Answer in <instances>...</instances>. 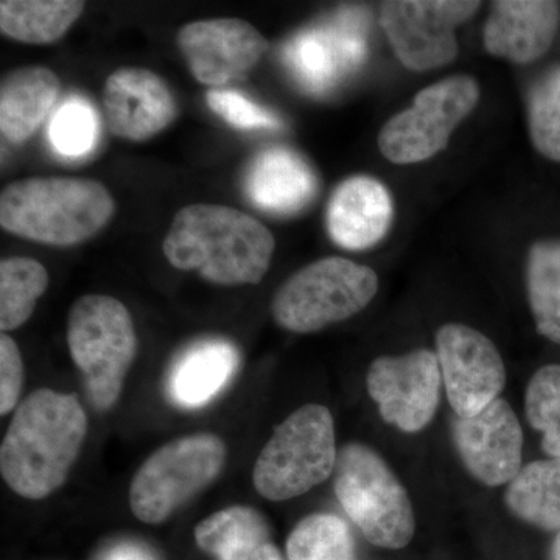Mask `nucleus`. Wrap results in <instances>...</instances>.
Segmentation results:
<instances>
[{"instance_id": "nucleus-1", "label": "nucleus", "mask_w": 560, "mask_h": 560, "mask_svg": "<svg viewBox=\"0 0 560 560\" xmlns=\"http://www.w3.org/2000/svg\"><path fill=\"white\" fill-rule=\"evenodd\" d=\"M86 434V411L75 396L36 389L18 407L3 438V481L24 499H46L68 480Z\"/></svg>"}, {"instance_id": "nucleus-2", "label": "nucleus", "mask_w": 560, "mask_h": 560, "mask_svg": "<svg viewBox=\"0 0 560 560\" xmlns=\"http://www.w3.org/2000/svg\"><path fill=\"white\" fill-rule=\"evenodd\" d=\"M275 235L259 220L221 205H190L176 213L164 254L180 271L210 283L256 285L270 270Z\"/></svg>"}, {"instance_id": "nucleus-3", "label": "nucleus", "mask_w": 560, "mask_h": 560, "mask_svg": "<svg viewBox=\"0 0 560 560\" xmlns=\"http://www.w3.org/2000/svg\"><path fill=\"white\" fill-rule=\"evenodd\" d=\"M116 212L102 183L86 178H25L0 195V224L25 241L73 246L90 241Z\"/></svg>"}, {"instance_id": "nucleus-4", "label": "nucleus", "mask_w": 560, "mask_h": 560, "mask_svg": "<svg viewBox=\"0 0 560 560\" xmlns=\"http://www.w3.org/2000/svg\"><path fill=\"white\" fill-rule=\"evenodd\" d=\"M335 493L350 521L375 547L400 550L415 537L416 517L407 489L368 445L352 442L338 452Z\"/></svg>"}, {"instance_id": "nucleus-5", "label": "nucleus", "mask_w": 560, "mask_h": 560, "mask_svg": "<svg viewBox=\"0 0 560 560\" xmlns=\"http://www.w3.org/2000/svg\"><path fill=\"white\" fill-rule=\"evenodd\" d=\"M68 345L92 405L101 411L113 408L138 350L128 308L105 294L80 298L69 312Z\"/></svg>"}, {"instance_id": "nucleus-6", "label": "nucleus", "mask_w": 560, "mask_h": 560, "mask_svg": "<svg viewBox=\"0 0 560 560\" xmlns=\"http://www.w3.org/2000/svg\"><path fill=\"white\" fill-rule=\"evenodd\" d=\"M334 418L323 405H304L276 427L253 471L264 499L285 501L323 485L337 467Z\"/></svg>"}, {"instance_id": "nucleus-7", "label": "nucleus", "mask_w": 560, "mask_h": 560, "mask_svg": "<svg viewBox=\"0 0 560 560\" xmlns=\"http://www.w3.org/2000/svg\"><path fill=\"white\" fill-rule=\"evenodd\" d=\"M377 291L372 268L327 257L294 272L276 293L271 312L283 329L312 334L364 311Z\"/></svg>"}, {"instance_id": "nucleus-8", "label": "nucleus", "mask_w": 560, "mask_h": 560, "mask_svg": "<svg viewBox=\"0 0 560 560\" xmlns=\"http://www.w3.org/2000/svg\"><path fill=\"white\" fill-rule=\"evenodd\" d=\"M226 456V445L215 434H189L162 445L132 478V514L149 525L167 521L219 477Z\"/></svg>"}, {"instance_id": "nucleus-9", "label": "nucleus", "mask_w": 560, "mask_h": 560, "mask_svg": "<svg viewBox=\"0 0 560 560\" xmlns=\"http://www.w3.org/2000/svg\"><path fill=\"white\" fill-rule=\"evenodd\" d=\"M480 101V86L469 75L438 81L419 92L411 108L390 117L378 136V149L394 164H418L447 147L456 127Z\"/></svg>"}, {"instance_id": "nucleus-10", "label": "nucleus", "mask_w": 560, "mask_h": 560, "mask_svg": "<svg viewBox=\"0 0 560 560\" xmlns=\"http://www.w3.org/2000/svg\"><path fill=\"white\" fill-rule=\"evenodd\" d=\"M470 0H389L382 3V27L405 68L438 69L458 55L456 28L475 16Z\"/></svg>"}, {"instance_id": "nucleus-11", "label": "nucleus", "mask_w": 560, "mask_h": 560, "mask_svg": "<svg viewBox=\"0 0 560 560\" xmlns=\"http://www.w3.org/2000/svg\"><path fill=\"white\" fill-rule=\"evenodd\" d=\"M436 348L445 393L458 418H471L500 399L506 368L485 334L464 324H447L438 331Z\"/></svg>"}, {"instance_id": "nucleus-12", "label": "nucleus", "mask_w": 560, "mask_h": 560, "mask_svg": "<svg viewBox=\"0 0 560 560\" xmlns=\"http://www.w3.org/2000/svg\"><path fill=\"white\" fill-rule=\"evenodd\" d=\"M366 385L385 422L405 433H418L429 425L440 407V360L427 349L381 357L371 364Z\"/></svg>"}, {"instance_id": "nucleus-13", "label": "nucleus", "mask_w": 560, "mask_h": 560, "mask_svg": "<svg viewBox=\"0 0 560 560\" xmlns=\"http://www.w3.org/2000/svg\"><path fill=\"white\" fill-rule=\"evenodd\" d=\"M176 40L191 75L210 88L242 79L268 50L265 36L235 18L190 22L180 28Z\"/></svg>"}, {"instance_id": "nucleus-14", "label": "nucleus", "mask_w": 560, "mask_h": 560, "mask_svg": "<svg viewBox=\"0 0 560 560\" xmlns=\"http://www.w3.org/2000/svg\"><path fill=\"white\" fill-rule=\"evenodd\" d=\"M364 22L359 11L346 10L327 24L294 36L283 55L294 79L316 94L340 83L366 57Z\"/></svg>"}, {"instance_id": "nucleus-15", "label": "nucleus", "mask_w": 560, "mask_h": 560, "mask_svg": "<svg viewBox=\"0 0 560 560\" xmlns=\"http://www.w3.org/2000/svg\"><path fill=\"white\" fill-rule=\"evenodd\" d=\"M453 441L466 469L482 485H510L522 470V425L506 400L497 399L471 418L456 419Z\"/></svg>"}, {"instance_id": "nucleus-16", "label": "nucleus", "mask_w": 560, "mask_h": 560, "mask_svg": "<svg viewBox=\"0 0 560 560\" xmlns=\"http://www.w3.org/2000/svg\"><path fill=\"white\" fill-rule=\"evenodd\" d=\"M106 125L117 138L145 142L164 131L178 114L171 88L158 73L120 68L103 88Z\"/></svg>"}, {"instance_id": "nucleus-17", "label": "nucleus", "mask_w": 560, "mask_h": 560, "mask_svg": "<svg viewBox=\"0 0 560 560\" xmlns=\"http://www.w3.org/2000/svg\"><path fill=\"white\" fill-rule=\"evenodd\" d=\"M559 24V2L500 0L492 3L482 39L493 57L528 65L550 50Z\"/></svg>"}, {"instance_id": "nucleus-18", "label": "nucleus", "mask_w": 560, "mask_h": 560, "mask_svg": "<svg viewBox=\"0 0 560 560\" xmlns=\"http://www.w3.org/2000/svg\"><path fill=\"white\" fill-rule=\"evenodd\" d=\"M393 217V198L381 180L352 176L331 195L327 231L341 248L366 249L388 234Z\"/></svg>"}, {"instance_id": "nucleus-19", "label": "nucleus", "mask_w": 560, "mask_h": 560, "mask_svg": "<svg viewBox=\"0 0 560 560\" xmlns=\"http://www.w3.org/2000/svg\"><path fill=\"white\" fill-rule=\"evenodd\" d=\"M245 191L265 212L293 215L315 198L318 178L300 154L285 147H271L250 162Z\"/></svg>"}, {"instance_id": "nucleus-20", "label": "nucleus", "mask_w": 560, "mask_h": 560, "mask_svg": "<svg viewBox=\"0 0 560 560\" xmlns=\"http://www.w3.org/2000/svg\"><path fill=\"white\" fill-rule=\"evenodd\" d=\"M241 366V353L232 342L208 338L183 350L167 374V396L176 407L197 410L230 385Z\"/></svg>"}, {"instance_id": "nucleus-21", "label": "nucleus", "mask_w": 560, "mask_h": 560, "mask_svg": "<svg viewBox=\"0 0 560 560\" xmlns=\"http://www.w3.org/2000/svg\"><path fill=\"white\" fill-rule=\"evenodd\" d=\"M60 94V80L49 68L11 70L0 83V131L11 143H24L38 131Z\"/></svg>"}, {"instance_id": "nucleus-22", "label": "nucleus", "mask_w": 560, "mask_h": 560, "mask_svg": "<svg viewBox=\"0 0 560 560\" xmlns=\"http://www.w3.org/2000/svg\"><path fill=\"white\" fill-rule=\"evenodd\" d=\"M508 510L545 530L560 529V458L526 464L508 486Z\"/></svg>"}, {"instance_id": "nucleus-23", "label": "nucleus", "mask_w": 560, "mask_h": 560, "mask_svg": "<svg viewBox=\"0 0 560 560\" xmlns=\"http://www.w3.org/2000/svg\"><path fill=\"white\" fill-rule=\"evenodd\" d=\"M267 539V522L248 506L215 512L195 528L198 547L215 560H253Z\"/></svg>"}, {"instance_id": "nucleus-24", "label": "nucleus", "mask_w": 560, "mask_h": 560, "mask_svg": "<svg viewBox=\"0 0 560 560\" xmlns=\"http://www.w3.org/2000/svg\"><path fill=\"white\" fill-rule=\"evenodd\" d=\"M84 7L86 3L72 0H3L0 31L20 43H57L75 24Z\"/></svg>"}, {"instance_id": "nucleus-25", "label": "nucleus", "mask_w": 560, "mask_h": 560, "mask_svg": "<svg viewBox=\"0 0 560 560\" xmlns=\"http://www.w3.org/2000/svg\"><path fill=\"white\" fill-rule=\"evenodd\" d=\"M526 283L537 331L560 346V241L530 246Z\"/></svg>"}, {"instance_id": "nucleus-26", "label": "nucleus", "mask_w": 560, "mask_h": 560, "mask_svg": "<svg viewBox=\"0 0 560 560\" xmlns=\"http://www.w3.org/2000/svg\"><path fill=\"white\" fill-rule=\"evenodd\" d=\"M49 287V272L38 260L9 257L0 261V330L2 334L27 323L36 302Z\"/></svg>"}, {"instance_id": "nucleus-27", "label": "nucleus", "mask_w": 560, "mask_h": 560, "mask_svg": "<svg viewBox=\"0 0 560 560\" xmlns=\"http://www.w3.org/2000/svg\"><path fill=\"white\" fill-rule=\"evenodd\" d=\"M290 560H355V540L348 523L334 514L302 518L287 539Z\"/></svg>"}, {"instance_id": "nucleus-28", "label": "nucleus", "mask_w": 560, "mask_h": 560, "mask_svg": "<svg viewBox=\"0 0 560 560\" xmlns=\"http://www.w3.org/2000/svg\"><path fill=\"white\" fill-rule=\"evenodd\" d=\"M528 125L534 149L560 162V65L544 70L530 84Z\"/></svg>"}, {"instance_id": "nucleus-29", "label": "nucleus", "mask_w": 560, "mask_h": 560, "mask_svg": "<svg viewBox=\"0 0 560 560\" xmlns=\"http://www.w3.org/2000/svg\"><path fill=\"white\" fill-rule=\"evenodd\" d=\"M101 135L97 110L86 98L73 95L55 110L49 124V139L55 153L80 160L92 153Z\"/></svg>"}, {"instance_id": "nucleus-30", "label": "nucleus", "mask_w": 560, "mask_h": 560, "mask_svg": "<svg viewBox=\"0 0 560 560\" xmlns=\"http://www.w3.org/2000/svg\"><path fill=\"white\" fill-rule=\"evenodd\" d=\"M526 419L541 433V448L560 458V364H548L533 375L526 388Z\"/></svg>"}, {"instance_id": "nucleus-31", "label": "nucleus", "mask_w": 560, "mask_h": 560, "mask_svg": "<svg viewBox=\"0 0 560 560\" xmlns=\"http://www.w3.org/2000/svg\"><path fill=\"white\" fill-rule=\"evenodd\" d=\"M206 101L217 116L238 130H278L282 127L275 114L250 102L241 92L210 90Z\"/></svg>"}, {"instance_id": "nucleus-32", "label": "nucleus", "mask_w": 560, "mask_h": 560, "mask_svg": "<svg viewBox=\"0 0 560 560\" xmlns=\"http://www.w3.org/2000/svg\"><path fill=\"white\" fill-rule=\"evenodd\" d=\"M24 385V363L16 341L10 335H0V415H9L18 407Z\"/></svg>"}, {"instance_id": "nucleus-33", "label": "nucleus", "mask_w": 560, "mask_h": 560, "mask_svg": "<svg viewBox=\"0 0 560 560\" xmlns=\"http://www.w3.org/2000/svg\"><path fill=\"white\" fill-rule=\"evenodd\" d=\"M101 560H156L153 555L142 545L131 544V541H121V544L114 545Z\"/></svg>"}, {"instance_id": "nucleus-34", "label": "nucleus", "mask_w": 560, "mask_h": 560, "mask_svg": "<svg viewBox=\"0 0 560 560\" xmlns=\"http://www.w3.org/2000/svg\"><path fill=\"white\" fill-rule=\"evenodd\" d=\"M253 560H283L278 548L272 544L261 545Z\"/></svg>"}, {"instance_id": "nucleus-35", "label": "nucleus", "mask_w": 560, "mask_h": 560, "mask_svg": "<svg viewBox=\"0 0 560 560\" xmlns=\"http://www.w3.org/2000/svg\"><path fill=\"white\" fill-rule=\"evenodd\" d=\"M550 560H560V529L552 540Z\"/></svg>"}]
</instances>
